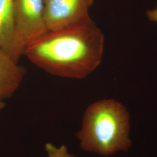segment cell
I'll use <instances>...</instances> for the list:
<instances>
[{
    "label": "cell",
    "mask_w": 157,
    "mask_h": 157,
    "mask_svg": "<svg viewBox=\"0 0 157 157\" xmlns=\"http://www.w3.org/2000/svg\"><path fill=\"white\" fill-rule=\"evenodd\" d=\"M104 42L102 32L91 20L48 30L29 44L23 55L52 75L83 79L100 65Z\"/></svg>",
    "instance_id": "6da1fadb"
},
{
    "label": "cell",
    "mask_w": 157,
    "mask_h": 157,
    "mask_svg": "<svg viewBox=\"0 0 157 157\" xmlns=\"http://www.w3.org/2000/svg\"><path fill=\"white\" fill-rule=\"evenodd\" d=\"M129 131L126 108L115 100L104 99L86 108L76 137L85 151L109 156L130 147Z\"/></svg>",
    "instance_id": "7a4b0ae2"
},
{
    "label": "cell",
    "mask_w": 157,
    "mask_h": 157,
    "mask_svg": "<svg viewBox=\"0 0 157 157\" xmlns=\"http://www.w3.org/2000/svg\"><path fill=\"white\" fill-rule=\"evenodd\" d=\"M45 0H14V52L17 62L27 47L48 32Z\"/></svg>",
    "instance_id": "3957f363"
},
{
    "label": "cell",
    "mask_w": 157,
    "mask_h": 157,
    "mask_svg": "<svg viewBox=\"0 0 157 157\" xmlns=\"http://www.w3.org/2000/svg\"><path fill=\"white\" fill-rule=\"evenodd\" d=\"M94 0H45L48 30H54L91 21L89 10Z\"/></svg>",
    "instance_id": "277c9868"
},
{
    "label": "cell",
    "mask_w": 157,
    "mask_h": 157,
    "mask_svg": "<svg viewBox=\"0 0 157 157\" xmlns=\"http://www.w3.org/2000/svg\"><path fill=\"white\" fill-rule=\"evenodd\" d=\"M25 74L24 67L0 47V101L11 97L20 87Z\"/></svg>",
    "instance_id": "5b68a950"
},
{
    "label": "cell",
    "mask_w": 157,
    "mask_h": 157,
    "mask_svg": "<svg viewBox=\"0 0 157 157\" xmlns=\"http://www.w3.org/2000/svg\"><path fill=\"white\" fill-rule=\"evenodd\" d=\"M14 0H0V47L13 58Z\"/></svg>",
    "instance_id": "8992f818"
},
{
    "label": "cell",
    "mask_w": 157,
    "mask_h": 157,
    "mask_svg": "<svg viewBox=\"0 0 157 157\" xmlns=\"http://www.w3.org/2000/svg\"><path fill=\"white\" fill-rule=\"evenodd\" d=\"M45 150L47 157H76L69 152L65 145L57 147L51 143H47L45 145Z\"/></svg>",
    "instance_id": "52a82bcc"
},
{
    "label": "cell",
    "mask_w": 157,
    "mask_h": 157,
    "mask_svg": "<svg viewBox=\"0 0 157 157\" xmlns=\"http://www.w3.org/2000/svg\"><path fill=\"white\" fill-rule=\"evenodd\" d=\"M146 16L151 22L157 23V5L154 9L146 12Z\"/></svg>",
    "instance_id": "ba28073f"
},
{
    "label": "cell",
    "mask_w": 157,
    "mask_h": 157,
    "mask_svg": "<svg viewBox=\"0 0 157 157\" xmlns=\"http://www.w3.org/2000/svg\"><path fill=\"white\" fill-rule=\"evenodd\" d=\"M6 106V104L4 101H0V110L3 109Z\"/></svg>",
    "instance_id": "9c48e42d"
}]
</instances>
